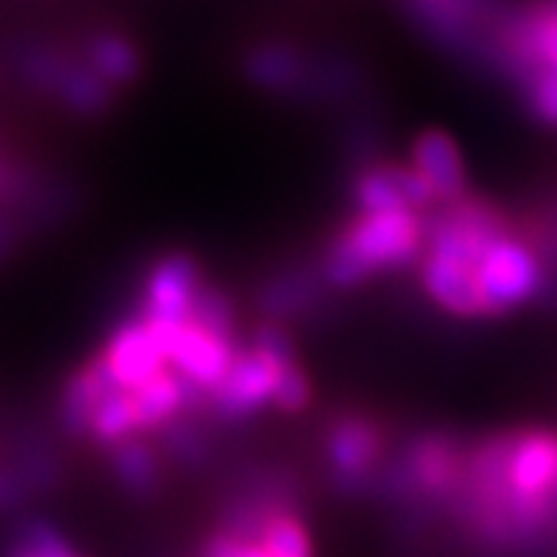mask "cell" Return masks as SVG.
Returning <instances> with one entry per match:
<instances>
[{"label": "cell", "mask_w": 557, "mask_h": 557, "mask_svg": "<svg viewBox=\"0 0 557 557\" xmlns=\"http://www.w3.org/2000/svg\"><path fill=\"white\" fill-rule=\"evenodd\" d=\"M384 426L373 418H338L327 435V467L336 486L361 490L384 467Z\"/></svg>", "instance_id": "cell-2"}, {"label": "cell", "mask_w": 557, "mask_h": 557, "mask_svg": "<svg viewBox=\"0 0 557 557\" xmlns=\"http://www.w3.org/2000/svg\"><path fill=\"white\" fill-rule=\"evenodd\" d=\"M23 77L40 91L58 95L77 114H103L111 103V86L91 66H81L49 46L26 49L21 58Z\"/></svg>", "instance_id": "cell-1"}, {"label": "cell", "mask_w": 557, "mask_h": 557, "mask_svg": "<svg viewBox=\"0 0 557 557\" xmlns=\"http://www.w3.org/2000/svg\"><path fill=\"white\" fill-rule=\"evenodd\" d=\"M111 453H114V472H117L120 484L128 486L134 495L148 498V495H154L160 490L162 463L157 458V449L132 438L111 447Z\"/></svg>", "instance_id": "cell-4"}, {"label": "cell", "mask_w": 557, "mask_h": 557, "mask_svg": "<svg viewBox=\"0 0 557 557\" xmlns=\"http://www.w3.org/2000/svg\"><path fill=\"white\" fill-rule=\"evenodd\" d=\"M248 74L273 91H290L305 81V66H301V58L294 49L273 44L250 54Z\"/></svg>", "instance_id": "cell-6"}, {"label": "cell", "mask_w": 557, "mask_h": 557, "mask_svg": "<svg viewBox=\"0 0 557 557\" xmlns=\"http://www.w3.org/2000/svg\"><path fill=\"white\" fill-rule=\"evenodd\" d=\"M15 250V227L7 216H0V259H7Z\"/></svg>", "instance_id": "cell-9"}, {"label": "cell", "mask_w": 557, "mask_h": 557, "mask_svg": "<svg viewBox=\"0 0 557 557\" xmlns=\"http://www.w3.org/2000/svg\"><path fill=\"white\" fill-rule=\"evenodd\" d=\"M7 557H81L60 535L58 529L46 521H26L17 529L15 541Z\"/></svg>", "instance_id": "cell-7"}, {"label": "cell", "mask_w": 557, "mask_h": 557, "mask_svg": "<svg viewBox=\"0 0 557 557\" xmlns=\"http://www.w3.org/2000/svg\"><path fill=\"white\" fill-rule=\"evenodd\" d=\"M521 88L523 95H527L529 111H532L543 125L557 128V72L543 69V72L532 74Z\"/></svg>", "instance_id": "cell-8"}, {"label": "cell", "mask_w": 557, "mask_h": 557, "mask_svg": "<svg viewBox=\"0 0 557 557\" xmlns=\"http://www.w3.org/2000/svg\"><path fill=\"white\" fill-rule=\"evenodd\" d=\"M412 169L424 176V183L435 191L441 202H453V199L467 194V174H463V162L458 157V148L453 139L438 132H430L418 139L412 148Z\"/></svg>", "instance_id": "cell-3"}, {"label": "cell", "mask_w": 557, "mask_h": 557, "mask_svg": "<svg viewBox=\"0 0 557 557\" xmlns=\"http://www.w3.org/2000/svg\"><path fill=\"white\" fill-rule=\"evenodd\" d=\"M15 188H21V176L9 169L7 162L0 160V197H9V194H17Z\"/></svg>", "instance_id": "cell-10"}, {"label": "cell", "mask_w": 557, "mask_h": 557, "mask_svg": "<svg viewBox=\"0 0 557 557\" xmlns=\"http://www.w3.org/2000/svg\"><path fill=\"white\" fill-rule=\"evenodd\" d=\"M88 66L95 69L109 86H123L137 77L139 58L125 37L97 35L88 44Z\"/></svg>", "instance_id": "cell-5"}]
</instances>
